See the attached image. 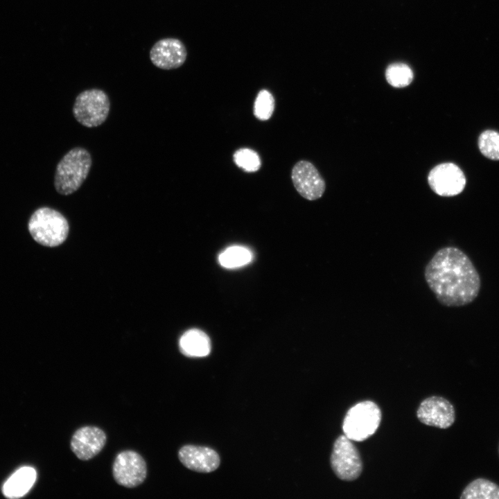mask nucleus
<instances>
[{"mask_svg": "<svg viewBox=\"0 0 499 499\" xmlns=\"http://www.w3.org/2000/svg\"><path fill=\"white\" fill-rule=\"evenodd\" d=\"M424 278L437 301L447 307L471 303L481 286L480 275L469 257L452 246L435 253L425 267Z\"/></svg>", "mask_w": 499, "mask_h": 499, "instance_id": "nucleus-1", "label": "nucleus"}, {"mask_svg": "<svg viewBox=\"0 0 499 499\" xmlns=\"http://www.w3.org/2000/svg\"><path fill=\"white\" fill-rule=\"evenodd\" d=\"M381 418V410L376 403L371 401L359 402L347 411L344 418V434L352 441H362L375 433Z\"/></svg>", "mask_w": 499, "mask_h": 499, "instance_id": "nucleus-4", "label": "nucleus"}, {"mask_svg": "<svg viewBox=\"0 0 499 499\" xmlns=\"http://www.w3.org/2000/svg\"><path fill=\"white\" fill-rule=\"evenodd\" d=\"M428 182L435 193L444 197L460 193L466 185L462 170L453 163H443L434 167L428 174Z\"/></svg>", "mask_w": 499, "mask_h": 499, "instance_id": "nucleus-8", "label": "nucleus"}, {"mask_svg": "<svg viewBox=\"0 0 499 499\" xmlns=\"http://www.w3.org/2000/svg\"><path fill=\"white\" fill-rule=\"evenodd\" d=\"M291 179L297 191L308 200L322 196L326 189L324 179L310 162L301 160L292 169Z\"/></svg>", "mask_w": 499, "mask_h": 499, "instance_id": "nucleus-9", "label": "nucleus"}, {"mask_svg": "<svg viewBox=\"0 0 499 499\" xmlns=\"http://www.w3.org/2000/svg\"><path fill=\"white\" fill-rule=\"evenodd\" d=\"M28 230L38 243L47 247H55L67 238L69 224L58 211L43 207L31 215L28 221Z\"/></svg>", "mask_w": 499, "mask_h": 499, "instance_id": "nucleus-3", "label": "nucleus"}, {"mask_svg": "<svg viewBox=\"0 0 499 499\" xmlns=\"http://www.w3.org/2000/svg\"><path fill=\"white\" fill-rule=\"evenodd\" d=\"M417 416L422 423L441 429L450 427L455 419L452 403L437 396L424 399L418 408Z\"/></svg>", "mask_w": 499, "mask_h": 499, "instance_id": "nucleus-10", "label": "nucleus"}, {"mask_svg": "<svg viewBox=\"0 0 499 499\" xmlns=\"http://www.w3.org/2000/svg\"><path fill=\"white\" fill-rule=\"evenodd\" d=\"M478 146L486 157L499 160V133L493 130H486L479 137Z\"/></svg>", "mask_w": 499, "mask_h": 499, "instance_id": "nucleus-19", "label": "nucleus"}, {"mask_svg": "<svg viewBox=\"0 0 499 499\" xmlns=\"http://www.w3.org/2000/svg\"><path fill=\"white\" fill-rule=\"evenodd\" d=\"M92 164V159L87 150L76 147L68 151L57 164L54 186L63 195L77 191L87 179Z\"/></svg>", "mask_w": 499, "mask_h": 499, "instance_id": "nucleus-2", "label": "nucleus"}, {"mask_svg": "<svg viewBox=\"0 0 499 499\" xmlns=\"http://www.w3.org/2000/svg\"><path fill=\"white\" fill-rule=\"evenodd\" d=\"M385 75L387 82L396 88L408 86L414 78L412 69L402 62H395L388 65Z\"/></svg>", "mask_w": 499, "mask_h": 499, "instance_id": "nucleus-18", "label": "nucleus"}, {"mask_svg": "<svg viewBox=\"0 0 499 499\" xmlns=\"http://www.w3.org/2000/svg\"><path fill=\"white\" fill-rule=\"evenodd\" d=\"M178 458L185 467L198 473L212 472L220 463L217 452L207 446H183L178 452Z\"/></svg>", "mask_w": 499, "mask_h": 499, "instance_id": "nucleus-13", "label": "nucleus"}, {"mask_svg": "<svg viewBox=\"0 0 499 499\" xmlns=\"http://www.w3.org/2000/svg\"><path fill=\"white\" fill-rule=\"evenodd\" d=\"M179 348L181 353L187 357H204L208 356L211 351V341L204 332L193 329L181 336Z\"/></svg>", "mask_w": 499, "mask_h": 499, "instance_id": "nucleus-14", "label": "nucleus"}, {"mask_svg": "<svg viewBox=\"0 0 499 499\" xmlns=\"http://www.w3.org/2000/svg\"><path fill=\"white\" fill-rule=\"evenodd\" d=\"M460 498L499 499V486L484 478H477L463 490Z\"/></svg>", "mask_w": 499, "mask_h": 499, "instance_id": "nucleus-16", "label": "nucleus"}, {"mask_svg": "<svg viewBox=\"0 0 499 499\" xmlns=\"http://www.w3.org/2000/svg\"><path fill=\"white\" fill-rule=\"evenodd\" d=\"M330 462L334 473L340 480L352 481L362 473V463L360 453L352 440L344 435L335 441Z\"/></svg>", "mask_w": 499, "mask_h": 499, "instance_id": "nucleus-6", "label": "nucleus"}, {"mask_svg": "<svg viewBox=\"0 0 499 499\" xmlns=\"http://www.w3.org/2000/svg\"><path fill=\"white\" fill-rule=\"evenodd\" d=\"M112 474L118 484L126 488L136 487L142 484L146 478V462L134 451H123L114 459Z\"/></svg>", "mask_w": 499, "mask_h": 499, "instance_id": "nucleus-7", "label": "nucleus"}, {"mask_svg": "<svg viewBox=\"0 0 499 499\" xmlns=\"http://www.w3.org/2000/svg\"><path fill=\"white\" fill-rule=\"evenodd\" d=\"M235 164L247 172L257 171L261 165V159L256 152L249 148H240L234 154Z\"/></svg>", "mask_w": 499, "mask_h": 499, "instance_id": "nucleus-21", "label": "nucleus"}, {"mask_svg": "<svg viewBox=\"0 0 499 499\" xmlns=\"http://www.w3.org/2000/svg\"><path fill=\"white\" fill-rule=\"evenodd\" d=\"M187 52L184 44L176 38H164L151 48L150 58L152 64L161 69L179 68L185 62Z\"/></svg>", "mask_w": 499, "mask_h": 499, "instance_id": "nucleus-11", "label": "nucleus"}, {"mask_svg": "<svg viewBox=\"0 0 499 499\" xmlns=\"http://www.w3.org/2000/svg\"><path fill=\"white\" fill-rule=\"evenodd\" d=\"M106 440V435L100 428L95 426L82 427L73 435L71 449L80 460H89L102 450Z\"/></svg>", "mask_w": 499, "mask_h": 499, "instance_id": "nucleus-12", "label": "nucleus"}, {"mask_svg": "<svg viewBox=\"0 0 499 499\" xmlns=\"http://www.w3.org/2000/svg\"><path fill=\"white\" fill-rule=\"evenodd\" d=\"M110 110L107 94L100 89H90L78 94L72 112L76 120L82 125L95 128L106 121Z\"/></svg>", "mask_w": 499, "mask_h": 499, "instance_id": "nucleus-5", "label": "nucleus"}, {"mask_svg": "<svg viewBox=\"0 0 499 499\" xmlns=\"http://www.w3.org/2000/svg\"><path fill=\"white\" fill-rule=\"evenodd\" d=\"M274 109V99L272 94L266 89L260 91L254 102L255 116L259 120L266 121L272 116Z\"/></svg>", "mask_w": 499, "mask_h": 499, "instance_id": "nucleus-20", "label": "nucleus"}, {"mask_svg": "<svg viewBox=\"0 0 499 499\" xmlns=\"http://www.w3.org/2000/svg\"><path fill=\"white\" fill-rule=\"evenodd\" d=\"M36 480L35 470L24 466L15 472L4 483L3 492L8 498H19L25 495Z\"/></svg>", "mask_w": 499, "mask_h": 499, "instance_id": "nucleus-15", "label": "nucleus"}, {"mask_svg": "<svg viewBox=\"0 0 499 499\" xmlns=\"http://www.w3.org/2000/svg\"><path fill=\"white\" fill-rule=\"evenodd\" d=\"M252 254L243 246H231L224 250L218 256L220 264L228 269L238 268L251 262Z\"/></svg>", "mask_w": 499, "mask_h": 499, "instance_id": "nucleus-17", "label": "nucleus"}]
</instances>
